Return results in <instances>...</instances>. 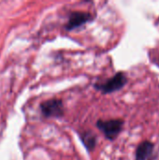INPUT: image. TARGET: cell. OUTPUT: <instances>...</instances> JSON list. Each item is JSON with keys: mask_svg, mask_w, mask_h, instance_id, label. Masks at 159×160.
<instances>
[{"mask_svg": "<svg viewBox=\"0 0 159 160\" xmlns=\"http://www.w3.org/2000/svg\"><path fill=\"white\" fill-rule=\"evenodd\" d=\"M124 124L125 122L122 119H111L106 121L98 120L97 122V127L108 140L113 141L123 130Z\"/></svg>", "mask_w": 159, "mask_h": 160, "instance_id": "6da1fadb", "label": "cell"}, {"mask_svg": "<svg viewBox=\"0 0 159 160\" xmlns=\"http://www.w3.org/2000/svg\"><path fill=\"white\" fill-rule=\"evenodd\" d=\"M128 79L125 72H117L113 77L110 78L106 82L100 84H97L96 88L101 91L103 94H111L121 90L127 83Z\"/></svg>", "mask_w": 159, "mask_h": 160, "instance_id": "7a4b0ae2", "label": "cell"}, {"mask_svg": "<svg viewBox=\"0 0 159 160\" xmlns=\"http://www.w3.org/2000/svg\"><path fill=\"white\" fill-rule=\"evenodd\" d=\"M158 151L156 144L150 141H143L141 142L135 152V160H157Z\"/></svg>", "mask_w": 159, "mask_h": 160, "instance_id": "3957f363", "label": "cell"}, {"mask_svg": "<svg viewBox=\"0 0 159 160\" xmlns=\"http://www.w3.org/2000/svg\"><path fill=\"white\" fill-rule=\"evenodd\" d=\"M41 112L46 117H60L64 113L63 102L60 99H49L40 105Z\"/></svg>", "mask_w": 159, "mask_h": 160, "instance_id": "277c9868", "label": "cell"}, {"mask_svg": "<svg viewBox=\"0 0 159 160\" xmlns=\"http://www.w3.org/2000/svg\"><path fill=\"white\" fill-rule=\"evenodd\" d=\"M93 20L92 14L88 12H83V11H76L72 12L69 16L68 22L66 25L67 30H73L75 28H78L86 22H90Z\"/></svg>", "mask_w": 159, "mask_h": 160, "instance_id": "5b68a950", "label": "cell"}, {"mask_svg": "<svg viewBox=\"0 0 159 160\" xmlns=\"http://www.w3.org/2000/svg\"><path fill=\"white\" fill-rule=\"evenodd\" d=\"M82 142L84 143V145L88 150H92L95 148L97 143V138L93 133L85 132L82 135Z\"/></svg>", "mask_w": 159, "mask_h": 160, "instance_id": "8992f818", "label": "cell"}]
</instances>
